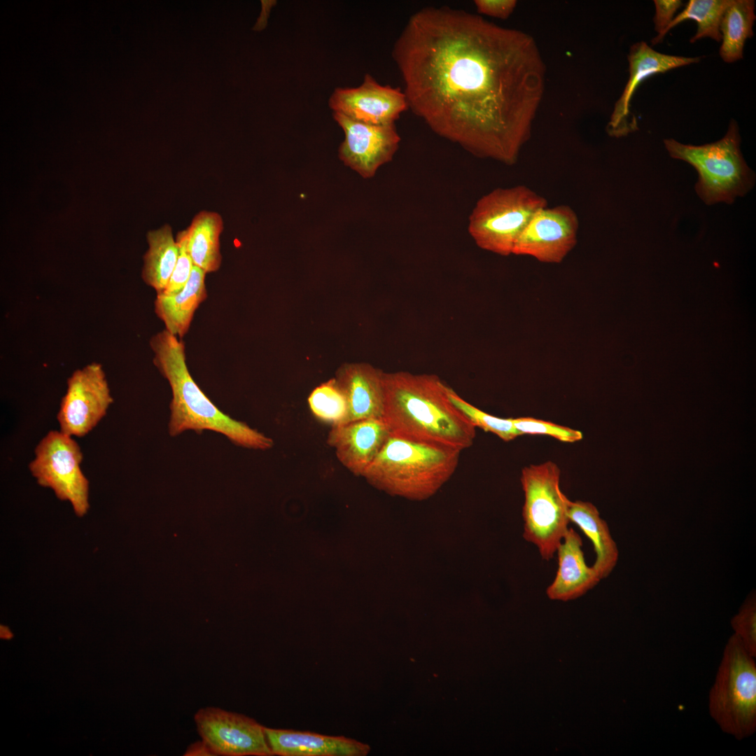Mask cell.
Returning <instances> with one entry per match:
<instances>
[{
  "label": "cell",
  "mask_w": 756,
  "mask_h": 756,
  "mask_svg": "<svg viewBox=\"0 0 756 756\" xmlns=\"http://www.w3.org/2000/svg\"><path fill=\"white\" fill-rule=\"evenodd\" d=\"M269 746L279 756H364L370 746L344 736L264 727Z\"/></svg>",
  "instance_id": "19"
},
{
  "label": "cell",
  "mask_w": 756,
  "mask_h": 756,
  "mask_svg": "<svg viewBox=\"0 0 756 756\" xmlns=\"http://www.w3.org/2000/svg\"><path fill=\"white\" fill-rule=\"evenodd\" d=\"M670 156L687 162L698 172L695 189L707 204H731L753 186L755 175L740 150V136L736 121L730 122L720 140L701 146L683 144L673 139L664 140Z\"/></svg>",
  "instance_id": "5"
},
{
  "label": "cell",
  "mask_w": 756,
  "mask_h": 756,
  "mask_svg": "<svg viewBox=\"0 0 756 756\" xmlns=\"http://www.w3.org/2000/svg\"><path fill=\"white\" fill-rule=\"evenodd\" d=\"M579 220L568 205L538 211L517 239L512 254L547 263L561 262L577 242Z\"/></svg>",
  "instance_id": "12"
},
{
  "label": "cell",
  "mask_w": 756,
  "mask_h": 756,
  "mask_svg": "<svg viewBox=\"0 0 756 756\" xmlns=\"http://www.w3.org/2000/svg\"><path fill=\"white\" fill-rule=\"evenodd\" d=\"M328 104L333 113L374 125L394 123L408 109L400 88L379 84L370 74L356 88H337Z\"/></svg>",
  "instance_id": "14"
},
{
  "label": "cell",
  "mask_w": 756,
  "mask_h": 756,
  "mask_svg": "<svg viewBox=\"0 0 756 756\" xmlns=\"http://www.w3.org/2000/svg\"><path fill=\"white\" fill-rule=\"evenodd\" d=\"M734 634L753 657H756V600L749 597L731 620Z\"/></svg>",
  "instance_id": "29"
},
{
  "label": "cell",
  "mask_w": 756,
  "mask_h": 756,
  "mask_svg": "<svg viewBox=\"0 0 756 756\" xmlns=\"http://www.w3.org/2000/svg\"><path fill=\"white\" fill-rule=\"evenodd\" d=\"M389 435L382 418H370L331 427L327 444L335 449L343 466L363 476Z\"/></svg>",
  "instance_id": "16"
},
{
  "label": "cell",
  "mask_w": 756,
  "mask_h": 756,
  "mask_svg": "<svg viewBox=\"0 0 756 756\" xmlns=\"http://www.w3.org/2000/svg\"><path fill=\"white\" fill-rule=\"evenodd\" d=\"M333 118L344 133L339 157L362 177L372 178L381 166L393 159L400 142L395 123L370 124L336 113Z\"/></svg>",
  "instance_id": "13"
},
{
  "label": "cell",
  "mask_w": 756,
  "mask_h": 756,
  "mask_svg": "<svg viewBox=\"0 0 756 756\" xmlns=\"http://www.w3.org/2000/svg\"><path fill=\"white\" fill-rule=\"evenodd\" d=\"M580 536L569 528L559 545L558 570L546 590L552 600L568 601L584 595L601 580L596 569L587 566Z\"/></svg>",
  "instance_id": "18"
},
{
  "label": "cell",
  "mask_w": 756,
  "mask_h": 756,
  "mask_svg": "<svg viewBox=\"0 0 756 756\" xmlns=\"http://www.w3.org/2000/svg\"><path fill=\"white\" fill-rule=\"evenodd\" d=\"M477 11L480 15L505 20L514 11L515 0H476L474 1Z\"/></svg>",
  "instance_id": "32"
},
{
  "label": "cell",
  "mask_w": 756,
  "mask_h": 756,
  "mask_svg": "<svg viewBox=\"0 0 756 756\" xmlns=\"http://www.w3.org/2000/svg\"><path fill=\"white\" fill-rule=\"evenodd\" d=\"M561 471L552 461L523 468L521 483L524 539L535 545L543 559L550 560L568 530V498L560 489Z\"/></svg>",
  "instance_id": "8"
},
{
  "label": "cell",
  "mask_w": 756,
  "mask_h": 756,
  "mask_svg": "<svg viewBox=\"0 0 756 756\" xmlns=\"http://www.w3.org/2000/svg\"><path fill=\"white\" fill-rule=\"evenodd\" d=\"M153 363L170 385L172 399L169 431L172 436L192 430H209L227 437L232 443L248 449L266 450L273 440L246 424L222 412L190 376L186 363L185 346L177 337L164 330L150 340Z\"/></svg>",
  "instance_id": "3"
},
{
  "label": "cell",
  "mask_w": 756,
  "mask_h": 756,
  "mask_svg": "<svg viewBox=\"0 0 756 756\" xmlns=\"http://www.w3.org/2000/svg\"><path fill=\"white\" fill-rule=\"evenodd\" d=\"M223 229L221 216L202 211L195 216L187 230V248L193 265L206 273L217 271L221 264L220 235Z\"/></svg>",
  "instance_id": "22"
},
{
  "label": "cell",
  "mask_w": 756,
  "mask_h": 756,
  "mask_svg": "<svg viewBox=\"0 0 756 756\" xmlns=\"http://www.w3.org/2000/svg\"><path fill=\"white\" fill-rule=\"evenodd\" d=\"M755 18L754 1L731 0L720 23V55L723 61L732 63L743 58L746 41L753 36Z\"/></svg>",
  "instance_id": "24"
},
{
  "label": "cell",
  "mask_w": 756,
  "mask_h": 756,
  "mask_svg": "<svg viewBox=\"0 0 756 756\" xmlns=\"http://www.w3.org/2000/svg\"><path fill=\"white\" fill-rule=\"evenodd\" d=\"M731 0H690L685 9L673 18L662 36L683 21L692 20L697 24L696 34L690 43L706 37L717 42L721 41L720 23L723 14Z\"/></svg>",
  "instance_id": "25"
},
{
  "label": "cell",
  "mask_w": 756,
  "mask_h": 756,
  "mask_svg": "<svg viewBox=\"0 0 756 756\" xmlns=\"http://www.w3.org/2000/svg\"><path fill=\"white\" fill-rule=\"evenodd\" d=\"M197 730L216 755H274L264 726L246 715L208 707L194 716Z\"/></svg>",
  "instance_id": "11"
},
{
  "label": "cell",
  "mask_w": 756,
  "mask_h": 756,
  "mask_svg": "<svg viewBox=\"0 0 756 756\" xmlns=\"http://www.w3.org/2000/svg\"><path fill=\"white\" fill-rule=\"evenodd\" d=\"M147 241L148 248L144 255L141 277L158 295L169 284L178 256V246L168 224L149 231Z\"/></svg>",
  "instance_id": "23"
},
{
  "label": "cell",
  "mask_w": 756,
  "mask_h": 756,
  "mask_svg": "<svg viewBox=\"0 0 756 756\" xmlns=\"http://www.w3.org/2000/svg\"><path fill=\"white\" fill-rule=\"evenodd\" d=\"M307 402L310 411L318 421L330 424L331 427L346 423L348 402L335 378L314 388Z\"/></svg>",
  "instance_id": "26"
},
{
  "label": "cell",
  "mask_w": 756,
  "mask_h": 756,
  "mask_svg": "<svg viewBox=\"0 0 756 756\" xmlns=\"http://www.w3.org/2000/svg\"><path fill=\"white\" fill-rule=\"evenodd\" d=\"M448 396L452 403L475 428L478 427L485 432L492 433L505 442L512 440L521 435L515 428L511 418H499L484 412L462 398L451 387L448 388Z\"/></svg>",
  "instance_id": "27"
},
{
  "label": "cell",
  "mask_w": 756,
  "mask_h": 756,
  "mask_svg": "<svg viewBox=\"0 0 756 756\" xmlns=\"http://www.w3.org/2000/svg\"><path fill=\"white\" fill-rule=\"evenodd\" d=\"M711 717L721 729L741 740L756 730V664L734 634L723 652L708 697Z\"/></svg>",
  "instance_id": "6"
},
{
  "label": "cell",
  "mask_w": 756,
  "mask_h": 756,
  "mask_svg": "<svg viewBox=\"0 0 756 756\" xmlns=\"http://www.w3.org/2000/svg\"><path fill=\"white\" fill-rule=\"evenodd\" d=\"M655 15L653 19L657 36L652 40L653 45L662 41V36L674 18L675 13L682 5L680 0H654Z\"/></svg>",
  "instance_id": "31"
},
{
  "label": "cell",
  "mask_w": 756,
  "mask_h": 756,
  "mask_svg": "<svg viewBox=\"0 0 756 756\" xmlns=\"http://www.w3.org/2000/svg\"><path fill=\"white\" fill-rule=\"evenodd\" d=\"M546 206V199L527 186L496 188L477 202L468 232L479 248L507 256L533 216Z\"/></svg>",
  "instance_id": "7"
},
{
  "label": "cell",
  "mask_w": 756,
  "mask_h": 756,
  "mask_svg": "<svg viewBox=\"0 0 756 756\" xmlns=\"http://www.w3.org/2000/svg\"><path fill=\"white\" fill-rule=\"evenodd\" d=\"M700 59L699 57H687L661 53L644 41L633 44L628 55L629 79L615 104L607 126L608 132L614 136H622L636 130V120L630 111V105L635 91L642 82L652 75L697 63Z\"/></svg>",
  "instance_id": "15"
},
{
  "label": "cell",
  "mask_w": 756,
  "mask_h": 756,
  "mask_svg": "<svg viewBox=\"0 0 756 756\" xmlns=\"http://www.w3.org/2000/svg\"><path fill=\"white\" fill-rule=\"evenodd\" d=\"M393 58L408 108L472 155L514 164L543 98L545 64L534 38L449 6L412 14Z\"/></svg>",
  "instance_id": "1"
},
{
  "label": "cell",
  "mask_w": 756,
  "mask_h": 756,
  "mask_svg": "<svg viewBox=\"0 0 756 756\" xmlns=\"http://www.w3.org/2000/svg\"><path fill=\"white\" fill-rule=\"evenodd\" d=\"M568 516L592 542L596 552L592 566L601 580L607 578L617 563L619 551L606 522L592 503L582 500H568Z\"/></svg>",
  "instance_id": "21"
},
{
  "label": "cell",
  "mask_w": 756,
  "mask_h": 756,
  "mask_svg": "<svg viewBox=\"0 0 756 756\" xmlns=\"http://www.w3.org/2000/svg\"><path fill=\"white\" fill-rule=\"evenodd\" d=\"M206 274L194 265L181 291L173 295H157L155 312L172 335L183 337L188 332L195 310L206 298Z\"/></svg>",
  "instance_id": "20"
},
{
  "label": "cell",
  "mask_w": 756,
  "mask_h": 756,
  "mask_svg": "<svg viewBox=\"0 0 756 756\" xmlns=\"http://www.w3.org/2000/svg\"><path fill=\"white\" fill-rule=\"evenodd\" d=\"M460 450L390 433L363 476L391 493L414 498L433 493L455 471Z\"/></svg>",
  "instance_id": "4"
},
{
  "label": "cell",
  "mask_w": 756,
  "mask_h": 756,
  "mask_svg": "<svg viewBox=\"0 0 756 756\" xmlns=\"http://www.w3.org/2000/svg\"><path fill=\"white\" fill-rule=\"evenodd\" d=\"M384 372L365 363H345L336 372L335 379L347 400L346 423L382 418Z\"/></svg>",
  "instance_id": "17"
},
{
  "label": "cell",
  "mask_w": 756,
  "mask_h": 756,
  "mask_svg": "<svg viewBox=\"0 0 756 756\" xmlns=\"http://www.w3.org/2000/svg\"><path fill=\"white\" fill-rule=\"evenodd\" d=\"M512 420L520 435H547L561 442L570 443L579 441L582 438V433L580 431L550 421L531 417H519L512 419Z\"/></svg>",
  "instance_id": "28"
},
{
  "label": "cell",
  "mask_w": 756,
  "mask_h": 756,
  "mask_svg": "<svg viewBox=\"0 0 756 756\" xmlns=\"http://www.w3.org/2000/svg\"><path fill=\"white\" fill-rule=\"evenodd\" d=\"M83 459L80 447L73 437L50 430L36 447L29 465L36 482L52 489L58 499L69 502L79 517L90 508L89 481L80 468Z\"/></svg>",
  "instance_id": "9"
},
{
  "label": "cell",
  "mask_w": 756,
  "mask_h": 756,
  "mask_svg": "<svg viewBox=\"0 0 756 756\" xmlns=\"http://www.w3.org/2000/svg\"><path fill=\"white\" fill-rule=\"evenodd\" d=\"M1 637H3V638H10V636H11V634H10V632L8 631V629H4V627H3V629H2V627H1Z\"/></svg>",
  "instance_id": "34"
},
{
  "label": "cell",
  "mask_w": 756,
  "mask_h": 756,
  "mask_svg": "<svg viewBox=\"0 0 756 756\" xmlns=\"http://www.w3.org/2000/svg\"><path fill=\"white\" fill-rule=\"evenodd\" d=\"M176 241L178 249V256L169 284L164 291L161 293L165 295L177 294L184 288L194 266L187 248L186 229L178 233Z\"/></svg>",
  "instance_id": "30"
},
{
  "label": "cell",
  "mask_w": 756,
  "mask_h": 756,
  "mask_svg": "<svg viewBox=\"0 0 756 756\" xmlns=\"http://www.w3.org/2000/svg\"><path fill=\"white\" fill-rule=\"evenodd\" d=\"M184 756H216L208 744L203 740L191 743L186 749Z\"/></svg>",
  "instance_id": "33"
},
{
  "label": "cell",
  "mask_w": 756,
  "mask_h": 756,
  "mask_svg": "<svg viewBox=\"0 0 756 756\" xmlns=\"http://www.w3.org/2000/svg\"><path fill=\"white\" fill-rule=\"evenodd\" d=\"M383 387L382 419L391 434L460 451L472 444L475 427L452 403L449 386L437 375L384 372Z\"/></svg>",
  "instance_id": "2"
},
{
  "label": "cell",
  "mask_w": 756,
  "mask_h": 756,
  "mask_svg": "<svg viewBox=\"0 0 756 756\" xmlns=\"http://www.w3.org/2000/svg\"><path fill=\"white\" fill-rule=\"evenodd\" d=\"M113 399L102 365L91 363L75 370L57 414L59 430L71 437L88 434L104 417Z\"/></svg>",
  "instance_id": "10"
}]
</instances>
